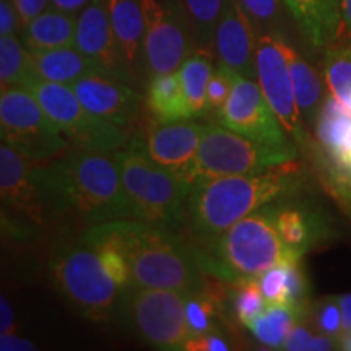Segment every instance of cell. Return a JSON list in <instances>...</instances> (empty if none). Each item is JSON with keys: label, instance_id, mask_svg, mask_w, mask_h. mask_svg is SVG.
I'll use <instances>...</instances> for the list:
<instances>
[{"label": "cell", "instance_id": "26", "mask_svg": "<svg viewBox=\"0 0 351 351\" xmlns=\"http://www.w3.org/2000/svg\"><path fill=\"white\" fill-rule=\"evenodd\" d=\"M283 49L287 54L302 119L313 122L317 117L320 106H322V80H320L319 73L315 72L313 65L302 59L288 43L283 41Z\"/></svg>", "mask_w": 351, "mask_h": 351}, {"label": "cell", "instance_id": "15", "mask_svg": "<svg viewBox=\"0 0 351 351\" xmlns=\"http://www.w3.org/2000/svg\"><path fill=\"white\" fill-rule=\"evenodd\" d=\"M205 125L191 119L158 122L148 125L134 138L153 163L186 179L194 163Z\"/></svg>", "mask_w": 351, "mask_h": 351}, {"label": "cell", "instance_id": "40", "mask_svg": "<svg viewBox=\"0 0 351 351\" xmlns=\"http://www.w3.org/2000/svg\"><path fill=\"white\" fill-rule=\"evenodd\" d=\"M184 350L187 351H226L231 350L230 343L226 339H223L221 335H218L217 332L207 333V335L200 337H191L189 341L184 346Z\"/></svg>", "mask_w": 351, "mask_h": 351}, {"label": "cell", "instance_id": "21", "mask_svg": "<svg viewBox=\"0 0 351 351\" xmlns=\"http://www.w3.org/2000/svg\"><path fill=\"white\" fill-rule=\"evenodd\" d=\"M28 52L29 72H32L33 77L41 78V80L72 86L77 80L91 75V73L104 75L103 70L90 57H86L83 52L78 51L75 46Z\"/></svg>", "mask_w": 351, "mask_h": 351}, {"label": "cell", "instance_id": "46", "mask_svg": "<svg viewBox=\"0 0 351 351\" xmlns=\"http://www.w3.org/2000/svg\"><path fill=\"white\" fill-rule=\"evenodd\" d=\"M341 309V317H343V332L351 330V293L337 298ZM341 332V333H343Z\"/></svg>", "mask_w": 351, "mask_h": 351}, {"label": "cell", "instance_id": "29", "mask_svg": "<svg viewBox=\"0 0 351 351\" xmlns=\"http://www.w3.org/2000/svg\"><path fill=\"white\" fill-rule=\"evenodd\" d=\"M324 77L328 93L351 111V44H339L327 51Z\"/></svg>", "mask_w": 351, "mask_h": 351}, {"label": "cell", "instance_id": "24", "mask_svg": "<svg viewBox=\"0 0 351 351\" xmlns=\"http://www.w3.org/2000/svg\"><path fill=\"white\" fill-rule=\"evenodd\" d=\"M147 106L158 122L192 119L184 98L181 75L178 72L160 73L147 83Z\"/></svg>", "mask_w": 351, "mask_h": 351}, {"label": "cell", "instance_id": "7", "mask_svg": "<svg viewBox=\"0 0 351 351\" xmlns=\"http://www.w3.org/2000/svg\"><path fill=\"white\" fill-rule=\"evenodd\" d=\"M296 148H276L244 137L223 124L205 125L199 152L186 173V181L234 174H256L291 163Z\"/></svg>", "mask_w": 351, "mask_h": 351}, {"label": "cell", "instance_id": "9", "mask_svg": "<svg viewBox=\"0 0 351 351\" xmlns=\"http://www.w3.org/2000/svg\"><path fill=\"white\" fill-rule=\"evenodd\" d=\"M21 86L32 91L73 148L116 152L129 143V129L91 114L70 85L46 82L32 75Z\"/></svg>", "mask_w": 351, "mask_h": 351}, {"label": "cell", "instance_id": "33", "mask_svg": "<svg viewBox=\"0 0 351 351\" xmlns=\"http://www.w3.org/2000/svg\"><path fill=\"white\" fill-rule=\"evenodd\" d=\"M219 306L205 295L187 296L186 301V320L189 332L192 337L207 335L217 332V319Z\"/></svg>", "mask_w": 351, "mask_h": 351}, {"label": "cell", "instance_id": "22", "mask_svg": "<svg viewBox=\"0 0 351 351\" xmlns=\"http://www.w3.org/2000/svg\"><path fill=\"white\" fill-rule=\"evenodd\" d=\"M314 46H330L341 29L340 0H283Z\"/></svg>", "mask_w": 351, "mask_h": 351}, {"label": "cell", "instance_id": "16", "mask_svg": "<svg viewBox=\"0 0 351 351\" xmlns=\"http://www.w3.org/2000/svg\"><path fill=\"white\" fill-rule=\"evenodd\" d=\"M215 54L218 62L239 75L257 78L256 52L258 33L239 0H226L215 29Z\"/></svg>", "mask_w": 351, "mask_h": 351}, {"label": "cell", "instance_id": "2", "mask_svg": "<svg viewBox=\"0 0 351 351\" xmlns=\"http://www.w3.org/2000/svg\"><path fill=\"white\" fill-rule=\"evenodd\" d=\"M82 243H106L124 254L130 287L173 289L186 296L204 295L210 257L192 247L178 231L138 219H114L86 228Z\"/></svg>", "mask_w": 351, "mask_h": 351}, {"label": "cell", "instance_id": "35", "mask_svg": "<svg viewBox=\"0 0 351 351\" xmlns=\"http://www.w3.org/2000/svg\"><path fill=\"white\" fill-rule=\"evenodd\" d=\"M261 289L269 304L291 306L288 288V269L287 262L278 263L258 276Z\"/></svg>", "mask_w": 351, "mask_h": 351}, {"label": "cell", "instance_id": "42", "mask_svg": "<svg viewBox=\"0 0 351 351\" xmlns=\"http://www.w3.org/2000/svg\"><path fill=\"white\" fill-rule=\"evenodd\" d=\"M20 19L13 7L12 0H0V36L15 34L19 29Z\"/></svg>", "mask_w": 351, "mask_h": 351}, {"label": "cell", "instance_id": "41", "mask_svg": "<svg viewBox=\"0 0 351 351\" xmlns=\"http://www.w3.org/2000/svg\"><path fill=\"white\" fill-rule=\"evenodd\" d=\"M12 2L16 13H19L20 25L25 28L29 21L41 15L44 10H47L51 0H12Z\"/></svg>", "mask_w": 351, "mask_h": 351}, {"label": "cell", "instance_id": "47", "mask_svg": "<svg viewBox=\"0 0 351 351\" xmlns=\"http://www.w3.org/2000/svg\"><path fill=\"white\" fill-rule=\"evenodd\" d=\"M340 8H341V23L346 33L351 36V0H340Z\"/></svg>", "mask_w": 351, "mask_h": 351}, {"label": "cell", "instance_id": "6", "mask_svg": "<svg viewBox=\"0 0 351 351\" xmlns=\"http://www.w3.org/2000/svg\"><path fill=\"white\" fill-rule=\"evenodd\" d=\"M49 270L57 291L83 317L91 322H106L116 315L121 289L90 245L80 239L57 245Z\"/></svg>", "mask_w": 351, "mask_h": 351}, {"label": "cell", "instance_id": "4", "mask_svg": "<svg viewBox=\"0 0 351 351\" xmlns=\"http://www.w3.org/2000/svg\"><path fill=\"white\" fill-rule=\"evenodd\" d=\"M207 245L212 275L230 282L258 278L271 267L302 256L283 243L276 228V208L270 205L239 219Z\"/></svg>", "mask_w": 351, "mask_h": 351}, {"label": "cell", "instance_id": "39", "mask_svg": "<svg viewBox=\"0 0 351 351\" xmlns=\"http://www.w3.org/2000/svg\"><path fill=\"white\" fill-rule=\"evenodd\" d=\"M337 343L332 340V337L327 335H314L309 328H306L302 324L298 322L293 327L291 333L285 341L283 350L289 351H327L337 348Z\"/></svg>", "mask_w": 351, "mask_h": 351}, {"label": "cell", "instance_id": "23", "mask_svg": "<svg viewBox=\"0 0 351 351\" xmlns=\"http://www.w3.org/2000/svg\"><path fill=\"white\" fill-rule=\"evenodd\" d=\"M77 16L49 8L23 28V44L28 51L39 52L75 46Z\"/></svg>", "mask_w": 351, "mask_h": 351}, {"label": "cell", "instance_id": "44", "mask_svg": "<svg viewBox=\"0 0 351 351\" xmlns=\"http://www.w3.org/2000/svg\"><path fill=\"white\" fill-rule=\"evenodd\" d=\"M0 333H16L13 307L5 295L0 296Z\"/></svg>", "mask_w": 351, "mask_h": 351}, {"label": "cell", "instance_id": "3", "mask_svg": "<svg viewBox=\"0 0 351 351\" xmlns=\"http://www.w3.org/2000/svg\"><path fill=\"white\" fill-rule=\"evenodd\" d=\"M287 165L263 173L221 176L192 184L186 204V226L191 234L208 244L239 219L282 197L295 176L285 169Z\"/></svg>", "mask_w": 351, "mask_h": 351}, {"label": "cell", "instance_id": "14", "mask_svg": "<svg viewBox=\"0 0 351 351\" xmlns=\"http://www.w3.org/2000/svg\"><path fill=\"white\" fill-rule=\"evenodd\" d=\"M257 82L289 137L302 143L306 140L304 119L298 106L295 85L278 34H261L256 52Z\"/></svg>", "mask_w": 351, "mask_h": 351}, {"label": "cell", "instance_id": "25", "mask_svg": "<svg viewBox=\"0 0 351 351\" xmlns=\"http://www.w3.org/2000/svg\"><path fill=\"white\" fill-rule=\"evenodd\" d=\"M213 52L197 49L179 69L184 98L192 117L207 112V86L213 73Z\"/></svg>", "mask_w": 351, "mask_h": 351}, {"label": "cell", "instance_id": "19", "mask_svg": "<svg viewBox=\"0 0 351 351\" xmlns=\"http://www.w3.org/2000/svg\"><path fill=\"white\" fill-rule=\"evenodd\" d=\"M117 47L132 82L145 77V13L142 0H106Z\"/></svg>", "mask_w": 351, "mask_h": 351}, {"label": "cell", "instance_id": "11", "mask_svg": "<svg viewBox=\"0 0 351 351\" xmlns=\"http://www.w3.org/2000/svg\"><path fill=\"white\" fill-rule=\"evenodd\" d=\"M145 13V78L178 72L197 51L194 33L179 0H142Z\"/></svg>", "mask_w": 351, "mask_h": 351}, {"label": "cell", "instance_id": "45", "mask_svg": "<svg viewBox=\"0 0 351 351\" xmlns=\"http://www.w3.org/2000/svg\"><path fill=\"white\" fill-rule=\"evenodd\" d=\"M90 2L91 0H51V5L57 8V10L77 15V13L82 12Z\"/></svg>", "mask_w": 351, "mask_h": 351}, {"label": "cell", "instance_id": "32", "mask_svg": "<svg viewBox=\"0 0 351 351\" xmlns=\"http://www.w3.org/2000/svg\"><path fill=\"white\" fill-rule=\"evenodd\" d=\"M276 228L283 243L304 254L311 241V228L306 215L296 208H276Z\"/></svg>", "mask_w": 351, "mask_h": 351}, {"label": "cell", "instance_id": "18", "mask_svg": "<svg viewBox=\"0 0 351 351\" xmlns=\"http://www.w3.org/2000/svg\"><path fill=\"white\" fill-rule=\"evenodd\" d=\"M72 88L83 106L101 119L124 129H129L137 119L142 95L135 91L130 83L101 73H91L77 80Z\"/></svg>", "mask_w": 351, "mask_h": 351}, {"label": "cell", "instance_id": "38", "mask_svg": "<svg viewBox=\"0 0 351 351\" xmlns=\"http://www.w3.org/2000/svg\"><path fill=\"white\" fill-rule=\"evenodd\" d=\"M234 70L228 69L221 64H218V67L213 70L207 86L208 112H218L219 109L225 106L232 91V85H234Z\"/></svg>", "mask_w": 351, "mask_h": 351}, {"label": "cell", "instance_id": "17", "mask_svg": "<svg viewBox=\"0 0 351 351\" xmlns=\"http://www.w3.org/2000/svg\"><path fill=\"white\" fill-rule=\"evenodd\" d=\"M75 47L90 57L104 75L134 83L114 38L106 0H91L77 19Z\"/></svg>", "mask_w": 351, "mask_h": 351}, {"label": "cell", "instance_id": "12", "mask_svg": "<svg viewBox=\"0 0 351 351\" xmlns=\"http://www.w3.org/2000/svg\"><path fill=\"white\" fill-rule=\"evenodd\" d=\"M217 116L219 124L258 143L276 148H295L258 82H254L252 78L234 73L230 98Z\"/></svg>", "mask_w": 351, "mask_h": 351}, {"label": "cell", "instance_id": "36", "mask_svg": "<svg viewBox=\"0 0 351 351\" xmlns=\"http://www.w3.org/2000/svg\"><path fill=\"white\" fill-rule=\"evenodd\" d=\"M91 249H95L98 252V256L103 262L104 269H106L108 275L114 280V283L117 285V288L121 289V293L130 287V269L127 258L124 257L119 249H116L111 244L106 243H95V244H86Z\"/></svg>", "mask_w": 351, "mask_h": 351}, {"label": "cell", "instance_id": "1", "mask_svg": "<svg viewBox=\"0 0 351 351\" xmlns=\"http://www.w3.org/2000/svg\"><path fill=\"white\" fill-rule=\"evenodd\" d=\"M116 152L72 147L38 165L54 221L67 219L86 230L114 219H134Z\"/></svg>", "mask_w": 351, "mask_h": 351}, {"label": "cell", "instance_id": "13", "mask_svg": "<svg viewBox=\"0 0 351 351\" xmlns=\"http://www.w3.org/2000/svg\"><path fill=\"white\" fill-rule=\"evenodd\" d=\"M38 165L2 143L0 147V194L2 207L15 215L28 230H44L52 219L38 176Z\"/></svg>", "mask_w": 351, "mask_h": 351}, {"label": "cell", "instance_id": "48", "mask_svg": "<svg viewBox=\"0 0 351 351\" xmlns=\"http://www.w3.org/2000/svg\"><path fill=\"white\" fill-rule=\"evenodd\" d=\"M337 348L351 351V330L341 333L339 340H337Z\"/></svg>", "mask_w": 351, "mask_h": 351}, {"label": "cell", "instance_id": "27", "mask_svg": "<svg viewBox=\"0 0 351 351\" xmlns=\"http://www.w3.org/2000/svg\"><path fill=\"white\" fill-rule=\"evenodd\" d=\"M302 315H304V307L269 304L251 324L249 330L261 345L267 348L283 350L288 335L291 333L293 327L301 322Z\"/></svg>", "mask_w": 351, "mask_h": 351}, {"label": "cell", "instance_id": "20", "mask_svg": "<svg viewBox=\"0 0 351 351\" xmlns=\"http://www.w3.org/2000/svg\"><path fill=\"white\" fill-rule=\"evenodd\" d=\"M317 138L341 182L351 186V111L328 93L319 109Z\"/></svg>", "mask_w": 351, "mask_h": 351}, {"label": "cell", "instance_id": "30", "mask_svg": "<svg viewBox=\"0 0 351 351\" xmlns=\"http://www.w3.org/2000/svg\"><path fill=\"white\" fill-rule=\"evenodd\" d=\"M32 77L29 52L16 34L0 36V85L21 86Z\"/></svg>", "mask_w": 351, "mask_h": 351}, {"label": "cell", "instance_id": "34", "mask_svg": "<svg viewBox=\"0 0 351 351\" xmlns=\"http://www.w3.org/2000/svg\"><path fill=\"white\" fill-rule=\"evenodd\" d=\"M241 7L261 34H275L280 23V0H239Z\"/></svg>", "mask_w": 351, "mask_h": 351}, {"label": "cell", "instance_id": "28", "mask_svg": "<svg viewBox=\"0 0 351 351\" xmlns=\"http://www.w3.org/2000/svg\"><path fill=\"white\" fill-rule=\"evenodd\" d=\"M186 12L197 49L215 54V29L221 16L226 0H179Z\"/></svg>", "mask_w": 351, "mask_h": 351}, {"label": "cell", "instance_id": "5", "mask_svg": "<svg viewBox=\"0 0 351 351\" xmlns=\"http://www.w3.org/2000/svg\"><path fill=\"white\" fill-rule=\"evenodd\" d=\"M116 156L134 219L165 230H181L186 225V204L192 184L153 163L134 137L116 152Z\"/></svg>", "mask_w": 351, "mask_h": 351}, {"label": "cell", "instance_id": "8", "mask_svg": "<svg viewBox=\"0 0 351 351\" xmlns=\"http://www.w3.org/2000/svg\"><path fill=\"white\" fill-rule=\"evenodd\" d=\"M187 296L173 289L129 287L121 293L116 315L145 343L158 350H184L191 339Z\"/></svg>", "mask_w": 351, "mask_h": 351}, {"label": "cell", "instance_id": "31", "mask_svg": "<svg viewBox=\"0 0 351 351\" xmlns=\"http://www.w3.org/2000/svg\"><path fill=\"white\" fill-rule=\"evenodd\" d=\"M230 300L236 319L247 328L269 306L261 289L258 278L234 280L230 289Z\"/></svg>", "mask_w": 351, "mask_h": 351}, {"label": "cell", "instance_id": "37", "mask_svg": "<svg viewBox=\"0 0 351 351\" xmlns=\"http://www.w3.org/2000/svg\"><path fill=\"white\" fill-rule=\"evenodd\" d=\"M313 322L319 333L339 339L343 332V317L337 298H327L314 306Z\"/></svg>", "mask_w": 351, "mask_h": 351}, {"label": "cell", "instance_id": "10", "mask_svg": "<svg viewBox=\"0 0 351 351\" xmlns=\"http://www.w3.org/2000/svg\"><path fill=\"white\" fill-rule=\"evenodd\" d=\"M0 134L2 143L34 163H46L72 148L64 132L25 86L2 88Z\"/></svg>", "mask_w": 351, "mask_h": 351}, {"label": "cell", "instance_id": "43", "mask_svg": "<svg viewBox=\"0 0 351 351\" xmlns=\"http://www.w3.org/2000/svg\"><path fill=\"white\" fill-rule=\"evenodd\" d=\"M0 350L2 351H32L36 350L33 341L21 339L16 333H0Z\"/></svg>", "mask_w": 351, "mask_h": 351}]
</instances>
